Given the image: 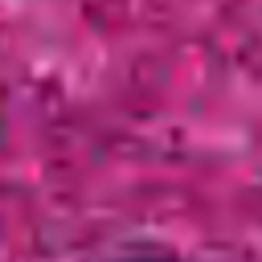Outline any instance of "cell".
<instances>
[{
    "label": "cell",
    "instance_id": "1",
    "mask_svg": "<svg viewBox=\"0 0 262 262\" xmlns=\"http://www.w3.org/2000/svg\"><path fill=\"white\" fill-rule=\"evenodd\" d=\"M119 262H176V258H160V254H135V258H119Z\"/></svg>",
    "mask_w": 262,
    "mask_h": 262
}]
</instances>
